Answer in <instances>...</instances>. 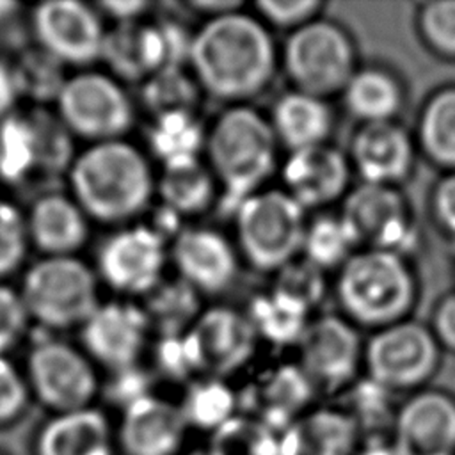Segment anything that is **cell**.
Masks as SVG:
<instances>
[{
  "instance_id": "obj_1",
  "label": "cell",
  "mask_w": 455,
  "mask_h": 455,
  "mask_svg": "<svg viewBox=\"0 0 455 455\" xmlns=\"http://www.w3.org/2000/svg\"><path fill=\"white\" fill-rule=\"evenodd\" d=\"M188 68L203 94L231 105L261 94L279 68L270 28L243 9L204 20L194 30Z\"/></svg>"
},
{
  "instance_id": "obj_2",
  "label": "cell",
  "mask_w": 455,
  "mask_h": 455,
  "mask_svg": "<svg viewBox=\"0 0 455 455\" xmlns=\"http://www.w3.org/2000/svg\"><path fill=\"white\" fill-rule=\"evenodd\" d=\"M71 197L103 224H124L144 213L156 192L148 156L124 139L89 144L68 171Z\"/></svg>"
},
{
  "instance_id": "obj_3",
  "label": "cell",
  "mask_w": 455,
  "mask_h": 455,
  "mask_svg": "<svg viewBox=\"0 0 455 455\" xmlns=\"http://www.w3.org/2000/svg\"><path fill=\"white\" fill-rule=\"evenodd\" d=\"M279 142L268 117L245 105H231L208 126L204 156L224 213L263 190L277 165Z\"/></svg>"
},
{
  "instance_id": "obj_4",
  "label": "cell",
  "mask_w": 455,
  "mask_h": 455,
  "mask_svg": "<svg viewBox=\"0 0 455 455\" xmlns=\"http://www.w3.org/2000/svg\"><path fill=\"white\" fill-rule=\"evenodd\" d=\"M334 295L348 322L379 331L409 318L418 300V279L405 256L359 249L338 270Z\"/></svg>"
},
{
  "instance_id": "obj_5",
  "label": "cell",
  "mask_w": 455,
  "mask_h": 455,
  "mask_svg": "<svg viewBox=\"0 0 455 455\" xmlns=\"http://www.w3.org/2000/svg\"><path fill=\"white\" fill-rule=\"evenodd\" d=\"M240 258L259 272L275 274L297 259L307 224L306 210L283 188H263L231 213Z\"/></svg>"
},
{
  "instance_id": "obj_6",
  "label": "cell",
  "mask_w": 455,
  "mask_h": 455,
  "mask_svg": "<svg viewBox=\"0 0 455 455\" xmlns=\"http://www.w3.org/2000/svg\"><path fill=\"white\" fill-rule=\"evenodd\" d=\"M20 295L28 318L50 331L82 327L98 307V275L76 256H43L23 274Z\"/></svg>"
},
{
  "instance_id": "obj_7",
  "label": "cell",
  "mask_w": 455,
  "mask_h": 455,
  "mask_svg": "<svg viewBox=\"0 0 455 455\" xmlns=\"http://www.w3.org/2000/svg\"><path fill=\"white\" fill-rule=\"evenodd\" d=\"M279 66L291 89L329 100L359 68L357 48L343 25L320 16L288 34Z\"/></svg>"
},
{
  "instance_id": "obj_8",
  "label": "cell",
  "mask_w": 455,
  "mask_h": 455,
  "mask_svg": "<svg viewBox=\"0 0 455 455\" xmlns=\"http://www.w3.org/2000/svg\"><path fill=\"white\" fill-rule=\"evenodd\" d=\"M441 347L430 327L402 320L373 331L364 341V377L389 393H414L435 375Z\"/></svg>"
},
{
  "instance_id": "obj_9",
  "label": "cell",
  "mask_w": 455,
  "mask_h": 455,
  "mask_svg": "<svg viewBox=\"0 0 455 455\" xmlns=\"http://www.w3.org/2000/svg\"><path fill=\"white\" fill-rule=\"evenodd\" d=\"M55 105V114L71 135L89 144L123 139L135 119L133 101L123 84L96 69L68 76Z\"/></svg>"
},
{
  "instance_id": "obj_10",
  "label": "cell",
  "mask_w": 455,
  "mask_h": 455,
  "mask_svg": "<svg viewBox=\"0 0 455 455\" xmlns=\"http://www.w3.org/2000/svg\"><path fill=\"white\" fill-rule=\"evenodd\" d=\"M76 153L73 135L57 114L36 108L0 121V178L20 183L34 172H68Z\"/></svg>"
},
{
  "instance_id": "obj_11",
  "label": "cell",
  "mask_w": 455,
  "mask_h": 455,
  "mask_svg": "<svg viewBox=\"0 0 455 455\" xmlns=\"http://www.w3.org/2000/svg\"><path fill=\"white\" fill-rule=\"evenodd\" d=\"M25 379L30 396L52 414L91 407L101 389L89 355L53 338L34 343L27 355Z\"/></svg>"
},
{
  "instance_id": "obj_12",
  "label": "cell",
  "mask_w": 455,
  "mask_h": 455,
  "mask_svg": "<svg viewBox=\"0 0 455 455\" xmlns=\"http://www.w3.org/2000/svg\"><path fill=\"white\" fill-rule=\"evenodd\" d=\"M339 215L359 249L409 256L418 245L412 208L400 187L359 183L343 197Z\"/></svg>"
},
{
  "instance_id": "obj_13",
  "label": "cell",
  "mask_w": 455,
  "mask_h": 455,
  "mask_svg": "<svg viewBox=\"0 0 455 455\" xmlns=\"http://www.w3.org/2000/svg\"><path fill=\"white\" fill-rule=\"evenodd\" d=\"M295 361L316 393H343L363 371L364 341L343 315L311 318L297 345Z\"/></svg>"
},
{
  "instance_id": "obj_14",
  "label": "cell",
  "mask_w": 455,
  "mask_h": 455,
  "mask_svg": "<svg viewBox=\"0 0 455 455\" xmlns=\"http://www.w3.org/2000/svg\"><path fill=\"white\" fill-rule=\"evenodd\" d=\"M30 27L36 46L64 66L87 69L101 57L107 28L96 5L48 0L32 9Z\"/></svg>"
},
{
  "instance_id": "obj_15",
  "label": "cell",
  "mask_w": 455,
  "mask_h": 455,
  "mask_svg": "<svg viewBox=\"0 0 455 455\" xmlns=\"http://www.w3.org/2000/svg\"><path fill=\"white\" fill-rule=\"evenodd\" d=\"M167 258V242L148 224L126 226L100 245L96 275L121 295L144 297L164 279Z\"/></svg>"
},
{
  "instance_id": "obj_16",
  "label": "cell",
  "mask_w": 455,
  "mask_h": 455,
  "mask_svg": "<svg viewBox=\"0 0 455 455\" xmlns=\"http://www.w3.org/2000/svg\"><path fill=\"white\" fill-rule=\"evenodd\" d=\"M396 455H455V396L432 387L407 395L389 430Z\"/></svg>"
},
{
  "instance_id": "obj_17",
  "label": "cell",
  "mask_w": 455,
  "mask_h": 455,
  "mask_svg": "<svg viewBox=\"0 0 455 455\" xmlns=\"http://www.w3.org/2000/svg\"><path fill=\"white\" fill-rule=\"evenodd\" d=\"M149 322L140 304L107 300L80 327V339L89 359L110 371L135 366L148 348Z\"/></svg>"
},
{
  "instance_id": "obj_18",
  "label": "cell",
  "mask_w": 455,
  "mask_h": 455,
  "mask_svg": "<svg viewBox=\"0 0 455 455\" xmlns=\"http://www.w3.org/2000/svg\"><path fill=\"white\" fill-rule=\"evenodd\" d=\"M201 377L226 379L242 370L258 348V334L245 311L228 306L203 309L187 331Z\"/></svg>"
},
{
  "instance_id": "obj_19",
  "label": "cell",
  "mask_w": 455,
  "mask_h": 455,
  "mask_svg": "<svg viewBox=\"0 0 455 455\" xmlns=\"http://www.w3.org/2000/svg\"><path fill=\"white\" fill-rule=\"evenodd\" d=\"M169 256L178 277L201 295L222 293L238 275L240 254L235 242L208 226L183 228L172 238Z\"/></svg>"
},
{
  "instance_id": "obj_20",
  "label": "cell",
  "mask_w": 455,
  "mask_h": 455,
  "mask_svg": "<svg viewBox=\"0 0 455 455\" xmlns=\"http://www.w3.org/2000/svg\"><path fill=\"white\" fill-rule=\"evenodd\" d=\"M416 155L414 137L398 121H389L359 124L347 158L361 183L400 187L411 176Z\"/></svg>"
},
{
  "instance_id": "obj_21",
  "label": "cell",
  "mask_w": 455,
  "mask_h": 455,
  "mask_svg": "<svg viewBox=\"0 0 455 455\" xmlns=\"http://www.w3.org/2000/svg\"><path fill=\"white\" fill-rule=\"evenodd\" d=\"M188 430L180 403L151 393L121 411L116 448L121 455H180Z\"/></svg>"
},
{
  "instance_id": "obj_22",
  "label": "cell",
  "mask_w": 455,
  "mask_h": 455,
  "mask_svg": "<svg viewBox=\"0 0 455 455\" xmlns=\"http://www.w3.org/2000/svg\"><path fill=\"white\" fill-rule=\"evenodd\" d=\"M347 153L331 142L291 151L281 167L283 190L306 212L343 199L350 190Z\"/></svg>"
},
{
  "instance_id": "obj_23",
  "label": "cell",
  "mask_w": 455,
  "mask_h": 455,
  "mask_svg": "<svg viewBox=\"0 0 455 455\" xmlns=\"http://www.w3.org/2000/svg\"><path fill=\"white\" fill-rule=\"evenodd\" d=\"M316 395L313 384L297 363L267 368L238 395L240 407L247 405L252 419L281 432L300 414L311 409Z\"/></svg>"
},
{
  "instance_id": "obj_24",
  "label": "cell",
  "mask_w": 455,
  "mask_h": 455,
  "mask_svg": "<svg viewBox=\"0 0 455 455\" xmlns=\"http://www.w3.org/2000/svg\"><path fill=\"white\" fill-rule=\"evenodd\" d=\"M363 434L341 407H311L277 437V455H359Z\"/></svg>"
},
{
  "instance_id": "obj_25",
  "label": "cell",
  "mask_w": 455,
  "mask_h": 455,
  "mask_svg": "<svg viewBox=\"0 0 455 455\" xmlns=\"http://www.w3.org/2000/svg\"><path fill=\"white\" fill-rule=\"evenodd\" d=\"M116 451L112 423L94 405L52 414L34 441V455H116Z\"/></svg>"
},
{
  "instance_id": "obj_26",
  "label": "cell",
  "mask_w": 455,
  "mask_h": 455,
  "mask_svg": "<svg viewBox=\"0 0 455 455\" xmlns=\"http://www.w3.org/2000/svg\"><path fill=\"white\" fill-rule=\"evenodd\" d=\"M89 217L66 194L37 197L25 215L28 242L43 256H75L89 238Z\"/></svg>"
},
{
  "instance_id": "obj_27",
  "label": "cell",
  "mask_w": 455,
  "mask_h": 455,
  "mask_svg": "<svg viewBox=\"0 0 455 455\" xmlns=\"http://www.w3.org/2000/svg\"><path fill=\"white\" fill-rule=\"evenodd\" d=\"M268 123L279 146L291 153L327 144L334 130V114L329 100L290 89L272 105Z\"/></svg>"
},
{
  "instance_id": "obj_28",
  "label": "cell",
  "mask_w": 455,
  "mask_h": 455,
  "mask_svg": "<svg viewBox=\"0 0 455 455\" xmlns=\"http://www.w3.org/2000/svg\"><path fill=\"white\" fill-rule=\"evenodd\" d=\"M345 110L359 124L396 121L405 105V85L389 68L359 66L341 91Z\"/></svg>"
},
{
  "instance_id": "obj_29",
  "label": "cell",
  "mask_w": 455,
  "mask_h": 455,
  "mask_svg": "<svg viewBox=\"0 0 455 455\" xmlns=\"http://www.w3.org/2000/svg\"><path fill=\"white\" fill-rule=\"evenodd\" d=\"M160 204L181 219L203 213L213 201H219V188L206 162L190 160L164 165L156 178Z\"/></svg>"
},
{
  "instance_id": "obj_30",
  "label": "cell",
  "mask_w": 455,
  "mask_h": 455,
  "mask_svg": "<svg viewBox=\"0 0 455 455\" xmlns=\"http://www.w3.org/2000/svg\"><path fill=\"white\" fill-rule=\"evenodd\" d=\"M208 128L197 112H171L151 117L146 132L148 151L162 167L201 160L204 155Z\"/></svg>"
},
{
  "instance_id": "obj_31",
  "label": "cell",
  "mask_w": 455,
  "mask_h": 455,
  "mask_svg": "<svg viewBox=\"0 0 455 455\" xmlns=\"http://www.w3.org/2000/svg\"><path fill=\"white\" fill-rule=\"evenodd\" d=\"M309 313L311 311L272 288L254 295L245 307V315L254 327L258 339L274 347L297 348L307 323L311 322Z\"/></svg>"
},
{
  "instance_id": "obj_32",
  "label": "cell",
  "mask_w": 455,
  "mask_h": 455,
  "mask_svg": "<svg viewBox=\"0 0 455 455\" xmlns=\"http://www.w3.org/2000/svg\"><path fill=\"white\" fill-rule=\"evenodd\" d=\"M416 146L430 162L455 172V87L435 91L416 121Z\"/></svg>"
},
{
  "instance_id": "obj_33",
  "label": "cell",
  "mask_w": 455,
  "mask_h": 455,
  "mask_svg": "<svg viewBox=\"0 0 455 455\" xmlns=\"http://www.w3.org/2000/svg\"><path fill=\"white\" fill-rule=\"evenodd\" d=\"M142 299L140 307L151 331L158 336L187 332L203 313L201 293L178 275L172 279L164 277Z\"/></svg>"
},
{
  "instance_id": "obj_34",
  "label": "cell",
  "mask_w": 455,
  "mask_h": 455,
  "mask_svg": "<svg viewBox=\"0 0 455 455\" xmlns=\"http://www.w3.org/2000/svg\"><path fill=\"white\" fill-rule=\"evenodd\" d=\"M180 409L188 428L219 432L238 416L240 398L226 379L199 377L190 380Z\"/></svg>"
},
{
  "instance_id": "obj_35",
  "label": "cell",
  "mask_w": 455,
  "mask_h": 455,
  "mask_svg": "<svg viewBox=\"0 0 455 455\" xmlns=\"http://www.w3.org/2000/svg\"><path fill=\"white\" fill-rule=\"evenodd\" d=\"M359 245L339 213H320L307 220L300 256L323 272L339 270Z\"/></svg>"
},
{
  "instance_id": "obj_36",
  "label": "cell",
  "mask_w": 455,
  "mask_h": 455,
  "mask_svg": "<svg viewBox=\"0 0 455 455\" xmlns=\"http://www.w3.org/2000/svg\"><path fill=\"white\" fill-rule=\"evenodd\" d=\"M203 91L185 68H165L140 85V101L151 117L171 112H196Z\"/></svg>"
},
{
  "instance_id": "obj_37",
  "label": "cell",
  "mask_w": 455,
  "mask_h": 455,
  "mask_svg": "<svg viewBox=\"0 0 455 455\" xmlns=\"http://www.w3.org/2000/svg\"><path fill=\"white\" fill-rule=\"evenodd\" d=\"M11 64L21 98H28L36 103L57 101L68 80L64 64L39 46L25 50Z\"/></svg>"
},
{
  "instance_id": "obj_38",
  "label": "cell",
  "mask_w": 455,
  "mask_h": 455,
  "mask_svg": "<svg viewBox=\"0 0 455 455\" xmlns=\"http://www.w3.org/2000/svg\"><path fill=\"white\" fill-rule=\"evenodd\" d=\"M348 398L345 405H341L357 423L363 437L368 434H379V428L386 423L391 430L393 418L396 412V405H391V396L387 389L375 384L368 377H359L348 389L343 391Z\"/></svg>"
},
{
  "instance_id": "obj_39",
  "label": "cell",
  "mask_w": 455,
  "mask_h": 455,
  "mask_svg": "<svg viewBox=\"0 0 455 455\" xmlns=\"http://www.w3.org/2000/svg\"><path fill=\"white\" fill-rule=\"evenodd\" d=\"M414 28L423 46L443 59H455V0H430L418 5Z\"/></svg>"
},
{
  "instance_id": "obj_40",
  "label": "cell",
  "mask_w": 455,
  "mask_h": 455,
  "mask_svg": "<svg viewBox=\"0 0 455 455\" xmlns=\"http://www.w3.org/2000/svg\"><path fill=\"white\" fill-rule=\"evenodd\" d=\"M272 290L313 311L327 293L325 272L299 256L274 274Z\"/></svg>"
},
{
  "instance_id": "obj_41",
  "label": "cell",
  "mask_w": 455,
  "mask_h": 455,
  "mask_svg": "<svg viewBox=\"0 0 455 455\" xmlns=\"http://www.w3.org/2000/svg\"><path fill=\"white\" fill-rule=\"evenodd\" d=\"M28 245L25 215L11 201L0 197V283L20 268Z\"/></svg>"
},
{
  "instance_id": "obj_42",
  "label": "cell",
  "mask_w": 455,
  "mask_h": 455,
  "mask_svg": "<svg viewBox=\"0 0 455 455\" xmlns=\"http://www.w3.org/2000/svg\"><path fill=\"white\" fill-rule=\"evenodd\" d=\"M322 0H258L254 14L268 27L288 34L322 16Z\"/></svg>"
},
{
  "instance_id": "obj_43",
  "label": "cell",
  "mask_w": 455,
  "mask_h": 455,
  "mask_svg": "<svg viewBox=\"0 0 455 455\" xmlns=\"http://www.w3.org/2000/svg\"><path fill=\"white\" fill-rule=\"evenodd\" d=\"M153 361L156 371L171 380H188L199 375L187 332L158 336L153 347Z\"/></svg>"
},
{
  "instance_id": "obj_44",
  "label": "cell",
  "mask_w": 455,
  "mask_h": 455,
  "mask_svg": "<svg viewBox=\"0 0 455 455\" xmlns=\"http://www.w3.org/2000/svg\"><path fill=\"white\" fill-rule=\"evenodd\" d=\"M30 398L25 375L5 355H0V428L16 423L25 414Z\"/></svg>"
},
{
  "instance_id": "obj_45",
  "label": "cell",
  "mask_w": 455,
  "mask_h": 455,
  "mask_svg": "<svg viewBox=\"0 0 455 455\" xmlns=\"http://www.w3.org/2000/svg\"><path fill=\"white\" fill-rule=\"evenodd\" d=\"M103 393L121 412L133 402L151 395V375L140 364L110 371V377L103 386Z\"/></svg>"
},
{
  "instance_id": "obj_46",
  "label": "cell",
  "mask_w": 455,
  "mask_h": 455,
  "mask_svg": "<svg viewBox=\"0 0 455 455\" xmlns=\"http://www.w3.org/2000/svg\"><path fill=\"white\" fill-rule=\"evenodd\" d=\"M28 320L20 291L0 283V355H7V352L20 341Z\"/></svg>"
},
{
  "instance_id": "obj_47",
  "label": "cell",
  "mask_w": 455,
  "mask_h": 455,
  "mask_svg": "<svg viewBox=\"0 0 455 455\" xmlns=\"http://www.w3.org/2000/svg\"><path fill=\"white\" fill-rule=\"evenodd\" d=\"M430 215L437 228L455 240V172L443 176L430 194Z\"/></svg>"
},
{
  "instance_id": "obj_48",
  "label": "cell",
  "mask_w": 455,
  "mask_h": 455,
  "mask_svg": "<svg viewBox=\"0 0 455 455\" xmlns=\"http://www.w3.org/2000/svg\"><path fill=\"white\" fill-rule=\"evenodd\" d=\"M430 331L441 348L455 352V291L437 302L432 313Z\"/></svg>"
},
{
  "instance_id": "obj_49",
  "label": "cell",
  "mask_w": 455,
  "mask_h": 455,
  "mask_svg": "<svg viewBox=\"0 0 455 455\" xmlns=\"http://www.w3.org/2000/svg\"><path fill=\"white\" fill-rule=\"evenodd\" d=\"M96 9L101 16H107L116 23H132L140 21L151 9V4L144 0H110L96 4Z\"/></svg>"
},
{
  "instance_id": "obj_50",
  "label": "cell",
  "mask_w": 455,
  "mask_h": 455,
  "mask_svg": "<svg viewBox=\"0 0 455 455\" xmlns=\"http://www.w3.org/2000/svg\"><path fill=\"white\" fill-rule=\"evenodd\" d=\"M20 98L12 64L0 59V121L14 112V105Z\"/></svg>"
},
{
  "instance_id": "obj_51",
  "label": "cell",
  "mask_w": 455,
  "mask_h": 455,
  "mask_svg": "<svg viewBox=\"0 0 455 455\" xmlns=\"http://www.w3.org/2000/svg\"><path fill=\"white\" fill-rule=\"evenodd\" d=\"M187 5L196 14L204 16L206 20L243 9V2L238 0H192Z\"/></svg>"
},
{
  "instance_id": "obj_52",
  "label": "cell",
  "mask_w": 455,
  "mask_h": 455,
  "mask_svg": "<svg viewBox=\"0 0 455 455\" xmlns=\"http://www.w3.org/2000/svg\"><path fill=\"white\" fill-rule=\"evenodd\" d=\"M18 11H20V4L9 2V0H0V25L7 23L11 18H14Z\"/></svg>"
},
{
  "instance_id": "obj_53",
  "label": "cell",
  "mask_w": 455,
  "mask_h": 455,
  "mask_svg": "<svg viewBox=\"0 0 455 455\" xmlns=\"http://www.w3.org/2000/svg\"><path fill=\"white\" fill-rule=\"evenodd\" d=\"M0 455H4V453H0Z\"/></svg>"
}]
</instances>
